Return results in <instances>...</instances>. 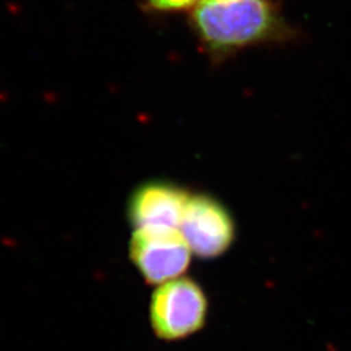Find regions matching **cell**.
<instances>
[{
    "mask_svg": "<svg viewBox=\"0 0 351 351\" xmlns=\"http://www.w3.org/2000/svg\"><path fill=\"white\" fill-rule=\"evenodd\" d=\"M207 314V297L201 285L190 277L163 282L151 295V328L164 341H178L197 333L206 324Z\"/></svg>",
    "mask_w": 351,
    "mask_h": 351,
    "instance_id": "cell-2",
    "label": "cell"
},
{
    "mask_svg": "<svg viewBox=\"0 0 351 351\" xmlns=\"http://www.w3.org/2000/svg\"><path fill=\"white\" fill-rule=\"evenodd\" d=\"M186 190L167 182H147L136 189L128 203V217L136 229L175 228L180 229L185 207Z\"/></svg>",
    "mask_w": 351,
    "mask_h": 351,
    "instance_id": "cell-5",
    "label": "cell"
},
{
    "mask_svg": "<svg viewBox=\"0 0 351 351\" xmlns=\"http://www.w3.org/2000/svg\"><path fill=\"white\" fill-rule=\"evenodd\" d=\"M152 8L159 11H182L194 7L199 0H147Z\"/></svg>",
    "mask_w": 351,
    "mask_h": 351,
    "instance_id": "cell-6",
    "label": "cell"
},
{
    "mask_svg": "<svg viewBox=\"0 0 351 351\" xmlns=\"http://www.w3.org/2000/svg\"><path fill=\"white\" fill-rule=\"evenodd\" d=\"M129 258L147 284L160 285L188 269L191 250L180 229L141 228L132 234Z\"/></svg>",
    "mask_w": 351,
    "mask_h": 351,
    "instance_id": "cell-3",
    "label": "cell"
},
{
    "mask_svg": "<svg viewBox=\"0 0 351 351\" xmlns=\"http://www.w3.org/2000/svg\"><path fill=\"white\" fill-rule=\"evenodd\" d=\"M191 23L216 53L289 37V26L271 0H199Z\"/></svg>",
    "mask_w": 351,
    "mask_h": 351,
    "instance_id": "cell-1",
    "label": "cell"
},
{
    "mask_svg": "<svg viewBox=\"0 0 351 351\" xmlns=\"http://www.w3.org/2000/svg\"><path fill=\"white\" fill-rule=\"evenodd\" d=\"M180 232L191 254L199 259H215L226 254L236 239V224L226 207L213 197H189Z\"/></svg>",
    "mask_w": 351,
    "mask_h": 351,
    "instance_id": "cell-4",
    "label": "cell"
}]
</instances>
